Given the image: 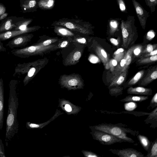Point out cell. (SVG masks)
I'll return each instance as SVG.
<instances>
[{"label":"cell","mask_w":157,"mask_h":157,"mask_svg":"<svg viewBox=\"0 0 157 157\" xmlns=\"http://www.w3.org/2000/svg\"><path fill=\"white\" fill-rule=\"evenodd\" d=\"M17 82V80H12L9 84L10 92L5 139L6 145L7 147L17 133L19 129L17 117L18 106V98L16 92Z\"/></svg>","instance_id":"obj_1"},{"label":"cell","mask_w":157,"mask_h":157,"mask_svg":"<svg viewBox=\"0 0 157 157\" xmlns=\"http://www.w3.org/2000/svg\"><path fill=\"white\" fill-rule=\"evenodd\" d=\"M48 61L47 58H45L32 62L18 63L15 67L13 76L27 74L23 80L24 85L25 86L46 66Z\"/></svg>","instance_id":"obj_2"},{"label":"cell","mask_w":157,"mask_h":157,"mask_svg":"<svg viewBox=\"0 0 157 157\" xmlns=\"http://www.w3.org/2000/svg\"><path fill=\"white\" fill-rule=\"evenodd\" d=\"M59 44H53L47 46L37 45L35 44L26 47L13 49L11 53L17 57L25 58L37 55H43L58 48Z\"/></svg>","instance_id":"obj_3"},{"label":"cell","mask_w":157,"mask_h":157,"mask_svg":"<svg viewBox=\"0 0 157 157\" xmlns=\"http://www.w3.org/2000/svg\"><path fill=\"white\" fill-rule=\"evenodd\" d=\"M52 25L62 26L72 31L83 34H90L91 32L90 25L80 20L67 18L60 19L54 22Z\"/></svg>","instance_id":"obj_4"},{"label":"cell","mask_w":157,"mask_h":157,"mask_svg":"<svg viewBox=\"0 0 157 157\" xmlns=\"http://www.w3.org/2000/svg\"><path fill=\"white\" fill-rule=\"evenodd\" d=\"M134 17L129 16L127 19L122 20L121 27L123 39L122 46L127 48L132 41L136 32Z\"/></svg>","instance_id":"obj_5"},{"label":"cell","mask_w":157,"mask_h":157,"mask_svg":"<svg viewBox=\"0 0 157 157\" xmlns=\"http://www.w3.org/2000/svg\"><path fill=\"white\" fill-rule=\"evenodd\" d=\"M95 128L97 131L111 134L124 142L132 143L134 142L132 139L127 136L126 133L122 128L118 126L102 124L96 126Z\"/></svg>","instance_id":"obj_6"},{"label":"cell","mask_w":157,"mask_h":157,"mask_svg":"<svg viewBox=\"0 0 157 157\" xmlns=\"http://www.w3.org/2000/svg\"><path fill=\"white\" fill-rule=\"evenodd\" d=\"M59 81L62 86L70 89H80L83 86V80L78 74L63 75L60 76Z\"/></svg>","instance_id":"obj_7"},{"label":"cell","mask_w":157,"mask_h":157,"mask_svg":"<svg viewBox=\"0 0 157 157\" xmlns=\"http://www.w3.org/2000/svg\"><path fill=\"white\" fill-rule=\"evenodd\" d=\"M33 36L31 33L22 34L13 38L6 45L11 49L23 47L27 45Z\"/></svg>","instance_id":"obj_8"},{"label":"cell","mask_w":157,"mask_h":157,"mask_svg":"<svg viewBox=\"0 0 157 157\" xmlns=\"http://www.w3.org/2000/svg\"><path fill=\"white\" fill-rule=\"evenodd\" d=\"M94 135L96 140L105 145H110L116 143L124 142L111 134L99 131L95 132Z\"/></svg>","instance_id":"obj_9"},{"label":"cell","mask_w":157,"mask_h":157,"mask_svg":"<svg viewBox=\"0 0 157 157\" xmlns=\"http://www.w3.org/2000/svg\"><path fill=\"white\" fill-rule=\"evenodd\" d=\"M40 28L38 26H34L29 27L24 30H12L0 33V40H6L22 34L33 32L38 30Z\"/></svg>","instance_id":"obj_10"},{"label":"cell","mask_w":157,"mask_h":157,"mask_svg":"<svg viewBox=\"0 0 157 157\" xmlns=\"http://www.w3.org/2000/svg\"><path fill=\"white\" fill-rule=\"evenodd\" d=\"M132 1L140 25L144 29L147 18L149 17V13L136 0Z\"/></svg>","instance_id":"obj_11"},{"label":"cell","mask_w":157,"mask_h":157,"mask_svg":"<svg viewBox=\"0 0 157 157\" xmlns=\"http://www.w3.org/2000/svg\"><path fill=\"white\" fill-rule=\"evenodd\" d=\"M83 49L76 48L68 55L65 59L64 64L65 66L73 65L77 64L82 56Z\"/></svg>","instance_id":"obj_12"},{"label":"cell","mask_w":157,"mask_h":157,"mask_svg":"<svg viewBox=\"0 0 157 157\" xmlns=\"http://www.w3.org/2000/svg\"><path fill=\"white\" fill-rule=\"evenodd\" d=\"M38 0H20V6L23 13L33 12L36 11Z\"/></svg>","instance_id":"obj_13"},{"label":"cell","mask_w":157,"mask_h":157,"mask_svg":"<svg viewBox=\"0 0 157 157\" xmlns=\"http://www.w3.org/2000/svg\"><path fill=\"white\" fill-rule=\"evenodd\" d=\"M17 17L13 16L4 19L0 23V33L13 30L16 27L14 22Z\"/></svg>","instance_id":"obj_14"},{"label":"cell","mask_w":157,"mask_h":157,"mask_svg":"<svg viewBox=\"0 0 157 157\" xmlns=\"http://www.w3.org/2000/svg\"><path fill=\"white\" fill-rule=\"evenodd\" d=\"M157 78V67L155 66L148 70L147 75L140 82L139 85L146 86Z\"/></svg>","instance_id":"obj_15"},{"label":"cell","mask_w":157,"mask_h":157,"mask_svg":"<svg viewBox=\"0 0 157 157\" xmlns=\"http://www.w3.org/2000/svg\"><path fill=\"white\" fill-rule=\"evenodd\" d=\"M117 154L121 157H143L144 154L136 150L131 148H127L118 150Z\"/></svg>","instance_id":"obj_16"},{"label":"cell","mask_w":157,"mask_h":157,"mask_svg":"<svg viewBox=\"0 0 157 157\" xmlns=\"http://www.w3.org/2000/svg\"><path fill=\"white\" fill-rule=\"evenodd\" d=\"M3 81L0 78V129L3 128L4 120V96Z\"/></svg>","instance_id":"obj_17"},{"label":"cell","mask_w":157,"mask_h":157,"mask_svg":"<svg viewBox=\"0 0 157 157\" xmlns=\"http://www.w3.org/2000/svg\"><path fill=\"white\" fill-rule=\"evenodd\" d=\"M30 18H25L23 17H17L14 24L16 27L13 30H24L27 29L28 26L32 21Z\"/></svg>","instance_id":"obj_18"},{"label":"cell","mask_w":157,"mask_h":157,"mask_svg":"<svg viewBox=\"0 0 157 157\" xmlns=\"http://www.w3.org/2000/svg\"><path fill=\"white\" fill-rule=\"evenodd\" d=\"M95 51L102 61L105 69H109V59L108 55L105 50L100 46L97 45L96 47Z\"/></svg>","instance_id":"obj_19"},{"label":"cell","mask_w":157,"mask_h":157,"mask_svg":"<svg viewBox=\"0 0 157 157\" xmlns=\"http://www.w3.org/2000/svg\"><path fill=\"white\" fill-rule=\"evenodd\" d=\"M127 93L129 94H135L143 95H151L152 93V90L150 88L143 87H130L127 90Z\"/></svg>","instance_id":"obj_20"},{"label":"cell","mask_w":157,"mask_h":157,"mask_svg":"<svg viewBox=\"0 0 157 157\" xmlns=\"http://www.w3.org/2000/svg\"><path fill=\"white\" fill-rule=\"evenodd\" d=\"M128 70L118 74L117 75L113 77L112 78V81L109 87L117 86L121 85L124 82Z\"/></svg>","instance_id":"obj_21"},{"label":"cell","mask_w":157,"mask_h":157,"mask_svg":"<svg viewBox=\"0 0 157 157\" xmlns=\"http://www.w3.org/2000/svg\"><path fill=\"white\" fill-rule=\"evenodd\" d=\"M54 30L57 35L64 37H72L75 36V34L67 28L57 25H54Z\"/></svg>","instance_id":"obj_22"},{"label":"cell","mask_w":157,"mask_h":157,"mask_svg":"<svg viewBox=\"0 0 157 157\" xmlns=\"http://www.w3.org/2000/svg\"><path fill=\"white\" fill-rule=\"evenodd\" d=\"M54 0H38V8L43 10L52 9L55 5Z\"/></svg>","instance_id":"obj_23"},{"label":"cell","mask_w":157,"mask_h":157,"mask_svg":"<svg viewBox=\"0 0 157 157\" xmlns=\"http://www.w3.org/2000/svg\"><path fill=\"white\" fill-rule=\"evenodd\" d=\"M148 98V96L129 95L126 96L124 99L121 100L120 101L128 102L130 101L140 102L145 101Z\"/></svg>","instance_id":"obj_24"},{"label":"cell","mask_w":157,"mask_h":157,"mask_svg":"<svg viewBox=\"0 0 157 157\" xmlns=\"http://www.w3.org/2000/svg\"><path fill=\"white\" fill-rule=\"evenodd\" d=\"M137 138L144 148L146 151H148L150 145V143L147 138L140 134L137 136Z\"/></svg>","instance_id":"obj_25"},{"label":"cell","mask_w":157,"mask_h":157,"mask_svg":"<svg viewBox=\"0 0 157 157\" xmlns=\"http://www.w3.org/2000/svg\"><path fill=\"white\" fill-rule=\"evenodd\" d=\"M157 60V55L150 56L141 58L137 61V63L139 64H143L151 63Z\"/></svg>","instance_id":"obj_26"},{"label":"cell","mask_w":157,"mask_h":157,"mask_svg":"<svg viewBox=\"0 0 157 157\" xmlns=\"http://www.w3.org/2000/svg\"><path fill=\"white\" fill-rule=\"evenodd\" d=\"M144 73V70H141L138 72L128 82V85H134L137 82L142 78Z\"/></svg>","instance_id":"obj_27"},{"label":"cell","mask_w":157,"mask_h":157,"mask_svg":"<svg viewBox=\"0 0 157 157\" xmlns=\"http://www.w3.org/2000/svg\"><path fill=\"white\" fill-rule=\"evenodd\" d=\"M126 52L123 48H119L115 51L113 54V57L118 63L123 58Z\"/></svg>","instance_id":"obj_28"},{"label":"cell","mask_w":157,"mask_h":157,"mask_svg":"<svg viewBox=\"0 0 157 157\" xmlns=\"http://www.w3.org/2000/svg\"><path fill=\"white\" fill-rule=\"evenodd\" d=\"M109 25L110 34L113 35L117 30L118 26V22L115 20H112L109 22Z\"/></svg>","instance_id":"obj_29"},{"label":"cell","mask_w":157,"mask_h":157,"mask_svg":"<svg viewBox=\"0 0 157 157\" xmlns=\"http://www.w3.org/2000/svg\"><path fill=\"white\" fill-rule=\"evenodd\" d=\"M59 41V39L57 38H50L35 44L37 45L47 46L56 43Z\"/></svg>","instance_id":"obj_30"},{"label":"cell","mask_w":157,"mask_h":157,"mask_svg":"<svg viewBox=\"0 0 157 157\" xmlns=\"http://www.w3.org/2000/svg\"><path fill=\"white\" fill-rule=\"evenodd\" d=\"M146 157H157V141H155L153 143L150 152L147 155Z\"/></svg>","instance_id":"obj_31"},{"label":"cell","mask_w":157,"mask_h":157,"mask_svg":"<svg viewBox=\"0 0 157 157\" xmlns=\"http://www.w3.org/2000/svg\"><path fill=\"white\" fill-rule=\"evenodd\" d=\"M147 6L150 8L151 12L155 11V6L157 4V0H145Z\"/></svg>","instance_id":"obj_32"},{"label":"cell","mask_w":157,"mask_h":157,"mask_svg":"<svg viewBox=\"0 0 157 157\" xmlns=\"http://www.w3.org/2000/svg\"><path fill=\"white\" fill-rule=\"evenodd\" d=\"M124 104L125 109L128 111H132L135 109L137 107L136 103L132 101L128 102Z\"/></svg>","instance_id":"obj_33"},{"label":"cell","mask_w":157,"mask_h":157,"mask_svg":"<svg viewBox=\"0 0 157 157\" xmlns=\"http://www.w3.org/2000/svg\"><path fill=\"white\" fill-rule=\"evenodd\" d=\"M157 44H148L145 49H143L142 52V54H145L151 52L154 50L157 49Z\"/></svg>","instance_id":"obj_34"},{"label":"cell","mask_w":157,"mask_h":157,"mask_svg":"<svg viewBox=\"0 0 157 157\" xmlns=\"http://www.w3.org/2000/svg\"><path fill=\"white\" fill-rule=\"evenodd\" d=\"M143 50V47L141 45L135 46L133 50V53L135 56H138L142 53Z\"/></svg>","instance_id":"obj_35"},{"label":"cell","mask_w":157,"mask_h":157,"mask_svg":"<svg viewBox=\"0 0 157 157\" xmlns=\"http://www.w3.org/2000/svg\"><path fill=\"white\" fill-rule=\"evenodd\" d=\"M123 88L121 87H117L111 89L109 90V93L111 95H115L119 93L122 91Z\"/></svg>","instance_id":"obj_36"},{"label":"cell","mask_w":157,"mask_h":157,"mask_svg":"<svg viewBox=\"0 0 157 157\" xmlns=\"http://www.w3.org/2000/svg\"><path fill=\"white\" fill-rule=\"evenodd\" d=\"M117 64V61L114 59H112L109 60V68H110V70L112 72L113 71Z\"/></svg>","instance_id":"obj_37"},{"label":"cell","mask_w":157,"mask_h":157,"mask_svg":"<svg viewBox=\"0 0 157 157\" xmlns=\"http://www.w3.org/2000/svg\"><path fill=\"white\" fill-rule=\"evenodd\" d=\"M121 10L122 12H125L126 10L125 4L123 0H117Z\"/></svg>","instance_id":"obj_38"},{"label":"cell","mask_w":157,"mask_h":157,"mask_svg":"<svg viewBox=\"0 0 157 157\" xmlns=\"http://www.w3.org/2000/svg\"><path fill=\"white\" fill-rule=\"evenodd\" d=\"M89 59L90 62L93 63H98L100 61L99 59L94 55H90L89 57Z\"/></svg>","instance_id":"obj_39"},{"label":"cell","mask_w":157,"mask_h":157,"mask_svg":"<svg viewBox=\"0 0 157 157\" xmlns=\"http://www.w3.org/2000/svg\"><path fill=\"white\" fill-rule=\"evenodd\" d=\"M4 144L0 139V157H6Z\"/></svg>","instance_id":"obj_40"},{"label":"cell","mask_w":157,"mask_h":157,"mask_svg":"<svg viewBox=\"0 0 157 157\" xmlns=\"http://www.w3.org/2000/svg\"><path fill=\"white\" fill-rule=\"evenodd\" d=\"M155 34L154 32L152 30H151L147 33L146 38L148 40H151L155 37Z\"/></svg>","instance_id":"obj_41"},{"label":"cell","mask_w":157,"mask_h":157,"mask_svg":"<svg viewBox=\"0 0 157 157\" xmlns=\"http://www.w3.org/2000/svg\"><path fill=\"white\" fill-rule=\"evenodd\" d=\"M157 49H156L150 52L144 54L141 56L140 58L145 57L153 56L157 55Z\"/></svg>","instance_id":"obj_42"},{"label":"cell","mask_w":157,"mask_h":157,"mask_svg":"<svg viewBox=\"0 0 157 157\" xmlns=\"http://www.w3.org/2000/svg\"><path fill=\"white\" fill-rule=\"evenodd\" d=\"M6 8L3 4L0 3V16L3 13H5Z\"/></svg>","instance_id":"obj_43"},{"label":"cell","mask_w":157,"mask_h":157,"mask_svg":"<svg viewBox=\"0 0 157 157\" xmlns=\"http://www.w3.org/2000/svg\"><path fill=\"white\" fill-rule=\"evenodd\" d=\"M68 44V42L67 40H64L59 43L58 45V48H62L65 47Z\"/></svg>","instance_id":"obj_44"},{"label":"cell","mask_w":157,"mask_h":157,"mask_svg":"<svg viewBox=\"0 0 157 157\" xmlns=\"http://www.w3.org/2000/svg\"><path fill=\"white\" fill-rule=\"evenodd\" d=\"M110 42L115 46H117L119 44V39H116L114 38H111L110 39Z\"/></svg>","instance_id":"obj_45"},{"label":"cell","mask_w":157,"mask_h":157,"mask_svg":"<svg viewBox=\"0 0 157 157\" xmlns=\"http://www.w3.org/2000/svg\"><path fill=\"white\" fill-rule=\"evenodd\" d=\"M75 40L78 43L82 44H85L86 42V40L83 37L76 38Z\"/></svg>","instance_id":"obj_46"},{"label":"cell","mask_w":157,"mask_h":157,"mask_svg":"<svg viewBox=\"0 0 157 157\" xmlns=\"http://www.w3.org/2000/svg\"><path fill=\"white\" fill-rule=\"evenodd\" d=\"M151 104H156L157 103V93H156L154 95L151 101Z\"/></svg>","instance_id":"obj_47"},{"label":"cell","mask_w":157,"mask_h":157,"mask_svg":"<svg viewBox=\"0 0 157 157\" xmlns=\"http://www.w3.org/2000/svg\"><path fill=\"white\" fill-rule=\"evenodd\" d=\"M85 155L86 156L88 157H98L97 154L91 152H86Z\"/></svg>","instance_id":"obj_48"},{"label":"cell","mask_w":157,"mask_h":157,"mask_svg":"<svg viewBox=\"0 0 157 157\" xmlns=\"http://www.w3.org/2000/svg\"><path fill=\"white\" fill-rule=\"evenodd\" d=\"M6 48L4 46L3 43L0 40V52H6Z\"/></svg>","instance_id":"obj_49"},{"label":"cell","mask_w":157,"mask_h":157,"mask_svg":"<svg viewBox=\"0 0 157 157\" xmlns=\"http://www.w3.org/2000/svg\"><path fill=\"white\" fill-rule=\"evenodd\" d=\"M8 15V13H5L2 14L0 16V21L4 19L7 17Z\"/></svg>","instance_id":"obj_50"},{"label":"cell","mask_w":157,"mask_h":157,"mask_svg":"<svg viewBox=\"0 0 157 157\" xmlns=\"http://www.w3.org/2000/svg\"><path fill=\"white\" fill-rule=\"evenodd\" d=\"M65 109L66 111L68 112H71L72 110V109L70 105L66 104L65 106Z\"/></svg>","instance_id":"obj_51"}]
</instances>
